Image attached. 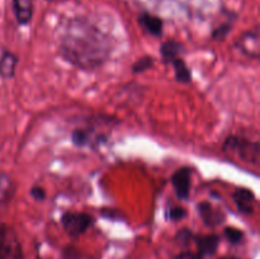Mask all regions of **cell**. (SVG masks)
<instances>
[{
  "label": "cell",
  "mask_w": 260,
  "mask_h": 259,
  "mask_svg": "<svg viewBox=\"0 0 260 259\" xmlns=\"http://www.w3.org/2000/svg\"><path fill=\"white\" fill-rule=\"evenodd\" d=\"M63 61L83 71L101 69L111 58L113 43L108 35L86 19L76 18L66 23L57 43Z\"/></svg>",
  "instance_id": "obj_1"
},
{
  "label": "cell",
  "mask_w": 260,
  "mask_h": 259,
  "mask_svg": "<svg viewBox=\"0 0 260 259\" xmlns=\"http://www.w3.org/2000/svg\"><path fill=\"white\" fill-rule=\"evenodd\" d=\"M223 152H230L236 155L240 160L250 164H259L260 160V144L240 135H230L226 137L222 145Z\"/></svg>",
  "instance_id": "obj_2"
},
{
  "label": "cell",
  "mask_w": 260,
  "mask_h": 259,
  "mask_svg": "<svg viewBox=\"0 0 260 259\" xmlns=\"http://www.w3.org/2000/svg\"><path fill=\"white\" fill-rule=\"evenodd\" d=\"M60 221L63 231L73 239L84 235L95 223V218L90 213L73 212V211L63 212Z\"/></svg>",
  "instance_id": "obj_3"
},
{
  "label": "cell",
  "mask_w": 260,
  "mask_h": 259,
  "mask_svg": "<svg viewBox=\"0 0 260 259\" xmlns=\"http://www.w3.org/2000/svg\"><path fill=\"white\" fill-rule=\"evenodd\" d=\"M71 142L78 149H90L95 151L108 142V136L103 132L96 131L94 126L76 127L71 132Z\"/></svg>",
  "instance_id": "obj_4"
},
{
  "label": "cell",
  "mask_w": 260,
  "mask_h": 259,
  "mask_svg": "<svg viewBox=\"0 0 260 259\" xmlns=\"http://www.w3.org/2000/svg\"><path fill=\"white\" fill-rule=\"evenodd\" d=\"M0 259H24L22 244L14 229L0 223Z\"/></svg>",
  "instance_id": "obj_5"
},
{
  "label": "cell",
  "mask_w": 260,
  "mask_h": 259,
  "mask_svg": "<svg viewBox=\"0 0 260 259\" xmlns=\"http://www.w3.org/2000/svg\"><path fill=\"white\" fill-rule=\"evenodd\" d=\"M235 47L246 57L258 60L260 56V43H259V28L255 27L240 36L236 40Z\"/></svg>",
  "instance_id": "obj_6"
},
{
  "label": "cell",
  "mask_w": 260,
  "mask_h": 259,
  "mask_svg": "<svg viewBox=\"0 0 260 259\" xmlns=\"http://www.w3.org/2000/svg\"><path fill=\"white\" fill-rule=\"evenodd\" d=\"M192 168L182 167L175 170L172 175V185L175 196L179 201H187L192 187Z\"/></svg>",
  "instance_id": "obj_7"
},
{
  "label": "cell",
  "mask_w": 260,
  "mask_h": 259,
  "mask_svg": "<svg viewBox=\"0 0 260 259\" xmlns=\"http://www.w3.org/2000/svg\"><path fill=\"white\" fill-rule=\"evenodd\" d=\"M233 201L239 212L243 213V215H251L255 211L256 196L250 188H236L233 193Z\"/></svg>",
  "instance_id": "obj_8"
},
{
  "label": "cell",
  "mask_w": 260,
  "mask_h": 259,
  "mask_svg": "<svg viewBox=\"0 0 260 259\" xmlns=\"http://www.w3.org/2000/svg\"><path fill=\"white\" fill-rule=\"evenodd\" d=\"M197 211L198 216H200L202 222L207 228H217V226H220L225 221V215L222 213V211L213 207L210 202H206V201L198 203Z\"/></svg>",
  "instance_id": "obj_9"
},
{
  "label": "cell",
  "mask_w": 260,
  "mask_h": 259,
  "mask_svg": "<svg viewBox=\"0 0 260 259\" xmlns=\"http://www.w3.org/2000/svg\"><path fill=\"white\" fill-rule=\"evenodd\" d=\"M137 22H139L140 27L149 33L150 36L155 38H160L164 32V22L157 15L151 14V13L142 12L141 14L137 17Z\"/></svg>",
  "instance_id": "obj_10"
},
{
  "label": "cell",
  "mask_w": 260,
  "mask_h": 259,
  "mask_svg": "<svg viewBox=\"0 0 260 259\" xmlns=\"http://www.w3.org/2000/svg\"><path fill=\"white\" fill-rule=\"evenodd\" d=\"M193 240L196 241L198 248V254L202 258L213 255L216 253L220 244V236L216 234H207V235H194Z\"/></svg>",
  "instance_id": "obj_11"
},
{
  "label": "cell",
  "mask_w": 260,
  "mask_h": 259,
  "mask_svg": "<svg viewBox=\"0 0 260 259\" xmlns=\"http://www.w3.org/2000/svg\"><path fill=\"white\" fill-rule=\"evenodd\" d=\"M12 7L18 24H29L33 18V0H12Z\"/></svg>",
  "instance_id": "obj_12"
},
{
  "label": "cell",
  "mask_w": 260,
  "mask_h": 259,
  "mask_svg": "<svg viewBox=\"0 0 260 259\" xmlns=\"http://www.w3.org/2000/svg\"><path fill=\"white\" fill-rule=\"evenodd\" d=\"M184 52V46L177 40H168L160 45V56H161L164 63H172L175 58L182 57Z\"/></svg>",
  "instance_id": "obj_13"
},
{
  "label": "cell",
  "mask_w": 260,
  "mask_h": 259,
  "mask_svg": "<svg viewBox=\"0 0 260 259\" xmlns=\"http://www.w3.org/2000/svg\"><path fill=\"white\" fill-rule=\"evenodd\" d=\"M18 65V56L12 51L5 50L0 56V76L5 80L13 79L15 76V70Z\"/></svg>",
  "instance_id": "obj_14"
},
{
  "label": "cell",
  "mask_w": 260,
  "mask_h": 259,
  "mask_svg": "<svg viewBox=\"0 0 260 259\" xmlns=\"http://www.w3.org/2000/svg\"><path fill=\"white\" fill-rule=\"evenodd\" d=\"M173 69H174V78L178 83L180 84H189L192 83V70L188 66V63L183 60L182 57L175 58L172 62Z\"/></svg>",
  "instance_id": "obj_15"
},
{
  "label": "cell",
  "mask_w": 260,
  "mask_h": 259,
  "mask_svg": "<svg viewBox=\"0 0 260 259\" xmlns=\"http://www.w3.org/2000/svg\"><path fill=\"white\" fill-rule=\"evenodd\" d=\"M15 193L14 180L10 178L9 174L2 172L0 173V205L8 202Z\"/></svg>",
  "instance_id": "obj_16"
},
{
  "label": "cell",
  "mask_w": 260,
  "mask_h": 259,
  "mask_svg": "<svg viewBox=\"0 0 260 259\" xmlns=\"http://www.w3.org/2000/svg\"><path fill=\"white\" fill-rule=\"evenodd\" d=\"M154 63L155 60L152 56H142V57H140L139 60H136L132 63L131 71L135 75H137V74H144L146 71H149L154 66Z\"/></svg>",
  "instance_id": "obj_17"
},
{
  "label": "cell",
  "mask_w": 260,
  "mask_h": 259,
  "mask_svg": "<svg viewBox=\"0 0 260 259\" xmlns=\"http://www.w3.org/2000/svg\"><path fill=\"white\" fill-rule=\"evenodd\" d=\"M223 236L233 245H239V244H241L245 240V234H244V231L238 228H233V226H228V228L223 229Z\"/></svg>",
  "instance_id": "obj_18"
},
{
  "label": "cell",
  "mask_w": 260,
  "mask_h": 259,
  "mask_svg": "<svg viewBox=\"0 0 260 259\" xmlns=\"http://www.w3.org/2000/svg\"><path fill=\"white\" fill-rule=\"evenodd\" d=\"M188 216L187 210L182 206H175V205H168L167 212H165V217L167 220L173 221V222H178V221L184 220Z\"/></svg>",
  "instance_id": "obj_19"
},
{
  "label": "cell",
  "mask_w": 260,
  "mask_h": 259,
  "mask_svg": "<svg viewBox=\"0 0 260 259\" xmlns=\"http://www.w3.org/2000/svg\"><path fill=\"white\" fill-rule=\"evenodd\" d=\"M233 20H229V22L222 23L218 27H216L215 29L212 30V40L215 41H223L229 36V33L233 29Z\"/></svg>",
  "instance_id": "obj_20"
},
{
  "label": "cell",
  "mask_w": 260,
  "mask_h": 259,
  "mask_svg": "<svg viewBox=\"0 0 260 259\" xmlns=\"http://www.w3.org/2000/svg\"><path fill=\"white\" fill-rule=\"evenodd\" d=\"M29 195L30 197H32L35 201H37V202H43V201L46 200V197H47V193H46L45 188L41 187V185L38 184H35L32 188H30Z\"/></svg>",
  "instance_id": "obj_21"
},
{
  "label": "cell",
  "mask_w": 260,
  "mask_h": 259,
  "mask_svg": "<svg viewBox=\"0 0 260 259\" xmlns=\"http://www.w3.org/2000/svg\"><path fill=\"white\" fill-rule=\"evenodd\" d=\"M196 234L192 233V230L189 229H182V230L178 231L177 234V240L182 244H188L189 241L193 240Z\"/></svg>",
  "instance_id": "obj_22"
},
{
  "label": "cell",
  "mask_w": 260,
  "mask_h": 259,
  "mask_svg": "<svg viewBox=\"0 0 260 259\" xmlns=\"http://www.w3.org/2000/svg\"><path fill=\"white\" fill-rule=\"evenodd\" d=\"M177 259H203L202 256L198 253H192V251H183L179 255L177 256Z\"/></svg>",
  "instance_id": "obj_23"
},
{
  "label": "cell",
  "mask_w": 260,
  "mask_h": 259,
  "mask_svg": "<svg viewBox=\"0 0 260 259\" xmlns=\"http://www.w3.org/2000/svg\"><path fill=\"white\" fill-rule=\"evenodd\" d=\"M221 259H240V258H236V256H223Z\"/></svg>",
  "instance_id": "obj_24"
},
{
  "label": "cell",
  "mask_w": 260,
  "mask_h": 259,
  "mask_svg": "<svg viewBox=\"0 0 260 259\" xmlns=\"http://www.w3.org/2000/svg\"><path fill=\"white\" fill-rule=\"evenodd\" d=\"M46 2H48V3H52V2H56V0H46Z\"/></svg>",
  "instance_id": "obj_25"
}]
</instances>
